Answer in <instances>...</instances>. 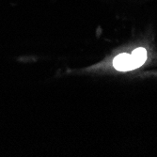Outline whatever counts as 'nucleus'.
Here are the masks:
<instances>
[{"mask_svg": "<svg viewBox=\"0 0 157 157\" xmlns=\"http://www.w3.org/2000/svg\"><path fill=\"white\" fill-rule=\"evenodd\" d=\"M113 66L120 72H128L136 69L131 55L127 53L118 55L113 60Z\"/></svg>", "mask_w": 157, "mask_h": 157, "instance_id": "nucleus-1", "label": "nucleus"}, {"mask_svg": "<svg viewBox=\"0 0 157 157\" xmlns=\"http://www.w3.org/2000/svg\"><path fill=\"white\" fill-rule=\"evenodd\" d=\"M132 59L135 65V68L137 69L143 65L147 59V51L143 47H139L134 50L131 54Z\"/></svg>", "mask_w": 157, "mask_h": 157, "instance_id": "nucleus-2", "label": "nucleus"}]
</instances>
